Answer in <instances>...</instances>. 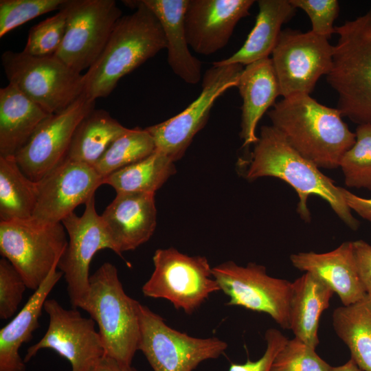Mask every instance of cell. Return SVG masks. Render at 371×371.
Masks as SVG:
<instances>
[{
    "label": "cell",
    "mask_w": 371,
    "mask_h": 371,
    "mask_svg": "<svg viewBox=\"0 0 371 371\" xmlns=\"http://www.w3.org/2000/svg\"><path fill=\"white\" fill-rule=\"evenodd\" d=\"M268 116L289 144L319 168L339 167L343 155L355 142V133L338 109L322 104L308 94L283 98Z\"/></svg>",
    "instance_id": "2"
},
{
    "label": "cell",
    "mask_w": 371,
    "mask_h": 371,
    "mask_svg": "<svg viewBox=\"0 0 371 371\" xmlns=\"http://www.w3.org/2000/svg\"><path fill=\"white\" fill-rule=\"evenodd\" d=\"M259 11L254 27L242 47L231 56L212 65H248L269 58L277 43L282 25L295 14L290 0H259Z\"/></svg>",
    "instance_id": "25"
},
{
    "label": "cell",
    "mask_w": 371,
    "mask_h": 371,
    "mask_svg": "<svg viewBox=\"0 0 371 371\" xmlns=\"http://www.w3.org/2000/svg\"><path fill=\"white\" fill-rule=\"evenodd\" d=\"M175 172V162L163 153L155 151L147 157L105 177L103 184L111 186L117 193L155 194Z\"/></svg>",
    "instance_id": "30"
},
{
    "label": "cell",
    "mask_w": 371,
    "mask_h": 371,
    "mask_svg": "<svg viewBox=\"0 0 371 371\" xmlns=\"http://www.w3.org/2000/svg\"><path fill=\"white\" fill-rule=\"evenodd\" d=\"M55 265L14 317L0 330V371H25L19 355L23 344L29 342L39 327L38 319L47 297L63 276Z\"/></svg>",
    "instance_id": "23"
},
{
    "label": "cell",
    "mask_w": 371,
    "mask_h": 371,
    "mask_svg": "<svg viewBox=\"0 0 371 371\" xmlns=\"http://www.w3.org/2000/svg\"><path fill=\"white\" fill-rule=\"evenodd\" d=\"M102 177L89 164L65 159L37 182V203L31 218L40 225L61 223L95 196Z\"/></svg>",
    "instance_id": "17"
},
{
    "label": "cell",
    "mask_w": 371,
    "mask_h": 371,
    "mask_svg": "<svg viewBox=\"0 0 371 371\" xmlns=\"http://www.w3.org/2000/svg\"><path fill=\"white\" fill-rule=\"evenodd\" d=\"M253 0H188L184 25L189 46L210 55L227 44L238 21L249 14Z\"/></svg>",
    "instance_id": "18"
},
{
    "label": "cell",
    "mask_w": 371,
    "mask_h": 371,
    "mask_svg": "<svg viewBox=\"0 0 371 371\" xmlns=\"http://www.w3.org/2000/svg\"><path fill=\"white\" fill-rule=\"evenodd\" d=\"M297 9L304 10L310 19L312 31L327 39L335 33L334 22L339 12L337 0H290Z\"/></svg>",
    "instance_id": "37"
},
{
    "label": "cell",
    "mask_w": 371,
    "mask_h": 371,
    "mask_svg": "<svg viewBox=\"0 0 371 371\" xmlns=\"http://www.w3.org/2000/svg\"><path fill=\"white\" fill-rule=\"evenodd\" d=\"M212 276L229 297L227 305L266 313L282 328L290 329L291 282L269 276L264 266L254 262L243 267L227 261L212 267Z\"/></svg>",
    "instance_id": "13"
},
{
    "label": "cell",
    "mask_w": 371,
    "mask_h": 371,
    "mask_svg": "<svg viewBox=\"0 0 371 371\" xmlns=\"http://www.w3.org/2000/svg\"><path fill=\"white\" fill-rule=\"evenodd\" d=\"M139 304L125 293L111 262L103 263L90 276L88 293L78 308L98 324L106 356L131 365L140 336Z\"/></svg>",
    "instance_id": "5"
},
{
    "label": "cell",
    "mask_w": 371,
    "mask_h": 371,
    "mask_svg": "<svg viewBox=\"0 0 371 371\" xmlns=\"http://www.w3.org/2000/svg\"><path fill=\"white\" fill-rule=\"evenodd\" d=\"M334 292L321 280L306 272L291 282L289 326L295 335L315 348L319 344V319Z\"/></svg>",
    "instance_id": "26"
},
{
    "label": "cell",
    "mask_w": 371,
    "mask_h": 371,
    "mask_svg": "<svg viewBox=\"0 0 371 371\" xmlns=\"http://www.w3.org/2000/svg\"><path fill=\"white\" fill-rule=\"evenodd\" d=\"M243 65H212L204 74L201 91L183 111L146 129L153 138L155 151L175 162L181 159L194 136L206 124L215 101L227 90L236 87Z\"/></svg>",
    "instance_id": "10"
},
{
    "label": "cell",
    "mask_w": 371,
    "mask_h": 371,
    "mask_svg": "<svg viewBox=\"0 0 371 371\" xmlns=\"http://www.w3.org/2000/svg\"><path fill=\"white\" fill-rule=\"evenodd\" d=\"M245 175L250 181L273 177L287 183L297 193V210L306 222L311 220L307 201L311 195H315L325 200L350 229L356 230L359 226L341 194V187L297 153L272 125L261 127Z\"/></svg>",
    "instance_id": "1"
},
{
    "label": "cell",
    "mask_w": 371,
    "mask_h": 371,
    "mask_svg": "<svg viewBox=\"0 0 371 371\" xmlns=\"http://www.w3.org/2000/svg\"><path fill=\"white\" fill-rule=\"evenodd\" d=\"M27 285L14 267L5 258L0 260V318L12 317L18 309Z\"/></svg>",
    "instance_id": "36"
},
{
    "label": "cell",
    "mask_w": 371,
    "mask_h": 371,
    "mask_svg": "<svg viewBox=\"0 0 371 371\" xmlns=\"http://www.w3.org/2000/svg\"><path fill=\"white\" fill-rule=\"evenodd\" d=\"M67 27L54 55L81 74L99 58L122 11L114 0H67Z\"/></svg>",
    "instance_id": "11"
},
{
    "label": "cell",
    "mask_w": 371,
    "mask_h": 371,
    "mask_svg": "<svg viewBox=\"0 0 371 371\" xmlns=\"http://www.w3.org/2000/svg\"><path fill=\"white\" fill-rule=\"evenodd\" d=\"M95 100L82 93L63 110L49 115L15 155L23 173L38 182L66 158L74 133L95 108Z\"/></svg>",
    "instance_id": "16"
},
{
    "label": "cell",
    "mask_w": 371,
    "mask_h": 371,
    "mask_svg": "<svg viewBox=\"0 0 371 371\" xmlns=\"http://www.w3.org/2000/svg\"><path fill=\"white\" fill-rule=\"evenodd\" d=\"M337 335L348 346L351 359L363 370L371 371V295L333 313Z\"/></svg>",
    "instance_id": "28"
},
{
    "label": "cell",
    "mask_w": 371,
    "mask_h": 371,
    "mask_svg": "<svg viewBox=\"0 0 371 371\" xmlns=\"http://www.w3.org/2000/svg\"><path fill=\"white\" fill-rule=\"evenodd\" d=\"M45 311L49 325L43 337L27 350V363L41 349L49 348L66 359L71 371H90L105 355L95 322L85 317L77 308L66 309L54 299H47Z\"/></svg>",
    "instance_id": "15"
},
{
    "label": "cell",
    "mask_w": 371,
    "mask_h": 371,
    "mask_svg": "<svg viewBox=\"0 0 371 371\" xmlns=\"http://www.w3.org/2000/svg\"><path fill=\"white\" fill-rule=\"evenodd\" d=\"M153 261L154 271L142 288L145 297L167 300L175 308L192 314L221 291L204 256H190L170 247L157 249Z\"/></svg>",
    "instance_id": "7"
},
{
    "label": "cell",
    "mask_w": 371,
    "mask_h": 371,
    "mask_svg": "<svg viewBox=\"0 0 371 371\" xmlns=\"http://www.w3.org/2000/svg\"><path fill=\"white\" fill-rule=\"evenodd\" d=\"M138 350L154 371H192L201 362L218 358L227 344L217 337L198 338L178 331L148 306H139Z\"/></svg>",
    "instance_id": "9"
},
{
    "label": "cell",
    "mask_w": 371,
    "mask_h": 371,
    "mask_svg": "<svg viewBox=\"0 0 371 371\" xmlns=\"http://www.w3.org/2000/svg\"><path fill=\"white\" fill-rule=\"evenodd\" d=\"M340 190L350 210L355 211L360 216L371 222V199L360 197L341 187Z\"/></svg>",
    "instance_id": "40"
},
{
    "label": "cell",
    "mask_w": 371,
    "mask_h": 371,
    "mask_svg": "<svg viewBox=\"0 0 371 371\" xmlns=\"http://www.w3.org/2000/svg\"><path fill=\"white\" fill-rule=\"evenodd\" d=\"M62 223L40 225L31 219L0 221V253L36 290L58 265L68 240Z\"/></svg>",
    "instance_id": "8"
},
{
    "label": "cell",
    "mask_w": 371,
    "mask_h": 371,
    "mask_svg": "<svg viewBox=\"0 0 371 371\" xmlns=\"http://www.w3.org/2000/svg\"><path fill=\"white\" fill-rule=\"evenodd\" d=\"M38 198L37 182L19 168L15 157H0V220H30Z\"/></svg>",
    "instance_id": "29"
},
{
    "label": "cell",
    "mask_w": 371,
    "mask_h": 371,
    "mask_svg": "<svg viewBox=\"0 0 371 371\" xmlns=\"http://www.w3.org/2000/svg\"><path fill=\"white\" fill-rule=\"evenodd\" d=\"M49 115L8 83L0 89V157H15Z\"/></svg>",
    "instance_id": "24"
},
{
    "label": "cell",
    "mask_w": 371,
    "mask_h": 371,
    "mask_svg": "<svg viewBox=\"0 0 371 371\" xmlns=\"http://www.w3.org/2000/svg\"><path fill=\"white\" fill-rule=\"evenodd\" d=\"M103 109H93L77 126L66 158L91 166L120 135L127 131Z\"/></svg>",
    "instance_id": "27"
},
{
    "label": "cell",
    "mask_w": 371,
    "mask_h": 371,
    "mask_svg": "<svg viewBox=\"0 0 371 371\" xmlns=\"http://www.w3.org/2000/svg\"><path fill=\"white\" fill-rule=\"evenodd\" d=\"M90 371H137L130 364L121 363L104 355Z\"/></svg>",
    "instance_id": "41"
},
{
    "label": "cell",
    "mask_w": 371,
    "mask_h": 371,
    "mask_svg": "<svg viewBox=\"0 0 371 371\" xmlns=\"http://www.w3.org/2000/svg\"><path fill=\"white\" fill-rule=\"evenodd\" d=\"M329 371H363L352 359H350L344 364L336 366L330 367Z\"/></svg>",
    "instance_id": "42"
},
{
    "label": "cell",
    "mask_w": 371,
    "mask_h": 371,
    "mask_svg": "<svg viewBox=\"0 0 371 371\" xmlns=\"http://www.w3.org/2000/svg\"><path fill=\"white\" fill-rule=\"evenodd\" d=\"M354 144L343 155L339 167L345 184L371 191V124H359Z\"/></svg>",
    "instance_id": "32"
},
{
    "label": "cell",
    "mask_w": 371,
    "mask_h": 371,
    "mask_svg": "<svg viewBox=\"0 0 371 371\" xmlns=\"http://www.w3.org/2000/svg\"><path fill=\"white\" fill-rule=\"evenodd\" d=\"M142 1L161 25L166 41L168 64L173 73L188 84H197L201 78V63L190 52L184 25L188 0Z\"/></svg>",
    "instance_id": "22"
},
{
    "label": "cell",
    "mask_w": 371,
    "mask_h": 371,
    "mask_svg": "<svg viewBox=\"0 0 371 371\" xmlns=\"http://www.w3.org/2000/svg\"><path fill=\"white\" fill-rule=\"evenodd\" d=\"M1 64L9 83L49 114L58 113L84 92L83 74L54 56L4 52Z\"/></svg>",
    "instance_id": "6"
},
{
    "label": "cell",
    "mask_w": 371,
    "mask_h": 371,
    "mask_svg": "<svg viewBox=\"0 0 371 371\" xmlns=\"http://www.w3.org/2000/svg\"><path fill=\"white\" fill-rule=\"evenodd\" d=\"M333 66L326 76L342 117L371 124V9L335 26Z\"/></svg>",
    "instance_id": "4"
},
{
    "label": "cell",
    "mask_w": 371,
    "mask_h": 371,
    "mask_svg": "<svg viewBox=\"0 0 371 371\" xmlns=\"http://www.w3.org/2000/svg\"><path fill=\"white\" fill-rule=\"evenodd\" d=\"M333 45L312 31L282 30L271 58L280 94H310L333 66Z\"/></svg>",
    "instance_id": "12"
},
{
    "label": "cell",
    "mask_w": 371,
    "mask_h": 371,
    "mask_svg": "<svg viewBox=\"0 0 371 371\" xmlns=\"http://www.w3.org/2000/svg\"><path fill=\"white\" fill-rule=\"evenodd\" d=\"M125 3L135 10L120 17L102 54L83 74V93L91 100L107 97L122 77L166 49L163 29L153 12L142 0Z\"/></svg>",
    "instance_id": "3"
},
{
    "label": "cell",
    "mask_w": 371,
    "mask_h": 371,
    "mask_svg": "<svg viewBox=\"0 0 371 371\" xmlns=\"http://www.w3.org/2000/svg\"><path fill=\"white\" fill-rule=\"evenodd\" d=\"M67 0H1L0 37L45 13L60 10Z\"/></svg>",
    "instance_id": "35"
},
{
    "label": "cell",
    "mask_w": 371,
    "mask_h": 371,
    "mask_svg": "<svg viewBox=\"0 0 371 371\" xmlns=\"http://www.w3.org/2000/svg\"><path fill=\"white\" fill-rule=\"evenodd\" d=\"M265 337L267 348L259 359L251 361L248 359L244 363H232L228 371H269L274 358L288 339L276 328L267 330Z\"/></svg>",
    "instance_id": "38"
},
{
    "label": "cell",
    "mask_w": 371,
    "mask_h": 371,
    "mask_svg": "<svg viewBox=\"0 0 371 371\" xmlns=\"http://www.w3.org/2000/svg\"><path fill=\"white\" fill-rule=\"evenodd\" d=\"M118 255L135 249L153 236L157 225L155 194L119 192L101 215Z\"/></svg>",
    "instance_id": "19"
},
{
    "label": "cell",
    "mask_w": 371,
    "mask_h": 371,
    "mask_svg": "<svg viewBox=\"0 0 371 371\" xmlns=\"http://www.w3.org/2000/svg\"><path fill=\"white\" fill-rule=\"evenodd\" d=\"M66 2L57 14L31 27L23 52L34 56L55 54L62 43L66 30L68 15Z\"/></svg>",
    "instance_id": "33"
},
{
    "label": "cell",
    "mask_w": 371,
    "mask_h": 371,
    "mask_svg": "<svg viewBox=\"0 0 371 371\" xmlns=\"http://www.w3.org/2000/svg\"><path fill=\"white\" fill-rule=\"evenodd\" d=\"M290 260L296 269L324 282L337 294L344 306L355 303L367 295L357 271L352 241L344 242L326 253L292 254Z\"/></svg>",
    "instance_id": "20"
},
{
    "label": "cell",
    "mask_w": 371,
    "mask_h": 371,
    "mask_svg": "<svg viewBox=\"0 0 371 371\" xmlns=\"http://www.w3.org/2000/svg\"><path fill=\"white\" fill-rule=\"evenodd\" d=\"M352 243L359 276L367 295H371V245L363 240Z\"/></svg>",
    "instance_id": "39"
},
{
    "label": "cell",
    "mask_w": 371,
    "mask_h": 371,
    "mask_svg": "<svg viewBox=\"0 0 371 371\" xmlns=\"http://www.w3.org/2000/svg\"><path fill=\"white\" fill-rule=\"evenodd\" d=\"M155 151V142L146 128H128L113 142L93 167L104 178L147 157Z\"/></svg>",
    "instance_id": "31"
},
{
    "label": "cell",
    "mask_w": 371,
    "mask_h": 371,
    "mask_svg": "<svg viewBox=\"0 0 371 371\" xmlns=\"http://www.w3.org/2000/svg\"><path fill=\"white\" fill-rule=\"evenodd\" d=\"M236 87L243 100L240 137L245 147L257 142L256 129L259 120L281 95L271 58L246 65Z\"/></svg>",
    "instance_id": "21"
},
{
    "label": "cell",
    "mask_w": 371,
    "mask_h": 371,
    "mask_svg": "<svg viewBox=\"0 0 371 371\" xmlns=\"http://www.w3.org/2000/svg\"><path fill=\"white\" fill-rule=\"evenodd\" d=\"M330 367L315 348L294 337L278 352L269 371H329Z\"/></svg>",
    "instance_id": "34"
},
{
    "label": "cell",
    "mask_w": 371,
    "mask_h": 371,
    "mask_svg": "<svg viewBox=\"0 0 371 371\" xmlns=\"http://www.w3.org/2000/svg\"><path fill=\"white\" fill-rule=\"evenodd\" d=\"M61 223L69 240L57 268L67 282L70 303L77 308L89 291V266L94 255L103 249H109L118 255V250L101 215L96 212L95 196L85 204L82 216L73 212Z\"/></svg>",
    "instance_id": "14"
}]
</instances>
